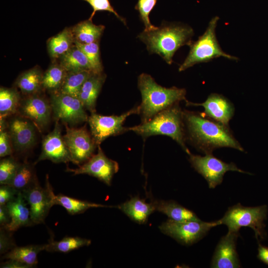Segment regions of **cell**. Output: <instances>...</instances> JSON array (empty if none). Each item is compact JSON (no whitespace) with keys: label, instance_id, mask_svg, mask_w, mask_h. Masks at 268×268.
I'll list each match as a JSON object with an SVG mask.
<instances>
[{"label":"cell","instance_id":"obj_1","mask_svg":"<svg viewBox=\"0 0 268 268\" xmlns=\"http://www.w3.org/2000/svg\"><path fill=\"white\" fill-rule=\"evenodd\" d=\"M188 138L199 150L206 154L220 147L244 149L236 140L229 126L217 122L203 113L183 111Z\"/></svg>","mask_w":268,"mask_h":268},{"label":"cell","instance_id":"obj_2","mask_svg":"<svg viewBox=\"0 0 268 268\" xmlns=\"http://www.w3.org/2000/svg\"><path fill=\"white\" fill-rule=\"evenodd\" d=\"M194 34L190 26L180 23L163 24L155 30H143L137 36L150 54L159 55L169 65L176 52L184 45L190 46Z\"/></svg>","mask_w":268,"mask_h":268},{"label":"cell","instance_id":"obj_3","mask_svg":"<svg viewBox=\"0 0 268 268\" xmlns=\"http://www.w3.org/2000/svg\"><path fill=\"white\" fill-rule=\"evenodd\" d=\"M137 86L141 96L139 114L141 123L148 121L157 113L181 101H187L185 88L163 87L147 73H142L138 76Z\"/></svg>","mask_w":268,"mask_h":268},{"label":"cell","instance_id":"obj_4","mask_svg":"<svg viewBox=\"0 0 268 268\" xmlns=\"http://www.w3.org/2000/svg\"><path fill=\"white\" fill-rule=\"evenodd\" d=\"M185 127L183 111L177 103L157 113L148 121L129 128V131L144 138L155 135L168 136L188 154L191 152L186 145Z\"/></svg>","mask_w":268,"mask_h":268},{"label":"cell","instance_id":"obj_5","mask_svg":"<svg viewBox=\"0 0 268 268\" xmlns=\"http://www.w3.org/2000/svg\"><path fill=\"white\" fill-rule=\"evenodd\" d=\"M219 19L217 16L212 18L203 34L197 41H192L189 46V53L180 66L179 71H184L196 64L207 63L221 57L231 60H238L237 57L224 52L218 43L215 31Z\"/></svg>","mask_w":268,"mask_h":268},{"label":"cell","instance_id":"obj_6","mask_svg":"<svg viewBox=\"0 0 268 268\" xmlns=\"http://www.w3.org/2000/svg\"><path fill=\"white\" fill-rule=\"evenodd\" d=\"M266 205L254 207L244 206L238 203L229 207L219 220L220 225L227 226L228 232H239L240 228L248 227L255 232L256 239L262 240L266 235L265 221L267 219Z\"/></svg>","mask_w":268,"mask_h":268},{"label":"cell","instance_id":"obj_7","mask_svg":"<svg viewBox=\"0 0 268 268\" xmlns=\"http://www.w3.org/2000/svg\"><path fill=\"white\" fill-rule=\"evenodd\" d=\"M219 220L204 222L201 220L175 221L168 219L162 223L160 231L184 245H191L205 236L212 228L219 225Z\"/></svg>","mask_w":268,"mask_h":268},{"label":"cell","instance_id":"obj_8","mask_svg":"<svg viewBox=\"0 0 268 268\" xmlns=\"http://www.w3.org/2000/svg\"><path fill=\"white\" fill-rule=\"evenodd\" d=\"M140 106H136L120 115L104 116L91 113L87 122L90 134L98 145L109 136L117 135L129 131V128L124 127L127 118L133 114H139Z\"/></svg>","mask_w":268,"mask_h":268},{"label":"cell","instance_id":"obj_9","mask_svg":"<svg viewBox=\"0 0 268 268\" xmlns=\"http://www.w3.org/2000/svg\"><path fill=\"white\" fill-rule=\"evenodd\" d=\"M188 155L192 167L205 179L210 189L221 184L224 174L228 171L249 174L238 168L235 163H226L213 156L212 153L201 156L190 152Z\"/></svg>","mask_w":268,"mask_h":268},{"label":"cell","instance_id":"obj_10","mask_svg":"<svg viewBox=\"0 0 268 268\" xmlns=\"http://www.w3.org/2000/svg\"><path fill=\"white\" fill-rule=\"evenodd\" d=\"M50 103L57 120L70 126L87 122L89 116L78 98L58 92L52 94Z\"/></svg>","mask_w":268,"mask_h":268},{"label":"cell","instance_id":"obj_11","mask_svg":"<svg viewBox=\"0 0 268 268\" xmlns=\"http://www.w3.org/2000/svg\"><path fill=\"white\" fill-rule=\"evenodd\" d=\"M66 133L64 139L69 151L72 163L79 165L89 160L93 155L97 145L85 127L70 128L64 123Z\"/></svg>","mask_w":268,"mask_h":268},{"label":"cell","instance_id":"obj_12","mask_svg":"<svg viewBox=\"0 0 268 268\" xmlns=\"http://www.w3.org/2000/svg\"><path fill=\"white\" fill-rule=\"evenodd\" d=\"M97 147V154L93 155L86 162L79 165L77 168L67 167L66 171L71 172L74 175L87 174L110 186L113 177L119 170V164L105 155L100 145Z\"/></svg>","mask_w":268,"mask_h":268},{"label":"cell","instance_id":"obj_13","mask_svg":"<svg viewBox=\"0 0 268 268\" xmlns=\"http://www.w3.org/2000/svg\"><path fill=\"white\" fill-rule=\"evenodd\" d=\"M52 113L50 102L37 93L21 99L16 114L30 119L42 132L50 123Z\"/></svg>","mask_w":268,"mask_h":268},{"label":"cell","instance_id":"obj_14","mask_svg":"<svg viewBox=\"0 0 268 268\" xmlns=\"http://www.w3.org/2000/svg\"><path fill=\"white\" fill-rule=\"evenodd\" d=\"M7 129L15 152H25L34 145L38 129L30 119L18 114L12 115L7 121Z\"/></svg>","mask_w":268,"mask_h":268},{"label":"cell","instance_id":"obj_15","mask_svg":"<svg viewBox=\"0 0 268 268\" xmlns=\"http://www.w3.org/2000/svg\"><path fill=\"white\" fill-rule=\"evenodd\" d=\"M58 121H56L53 131L44 136L41 153L35 164L44 160H49L55 163L72 162L69 151L62 135Z\"/></svg>","mask_w":268,"mask_h":268},{"label":"cell","instance_id":"obj_16","mask_svg":"<svg viewBox=\"0 0 268 268\" xmlns=\"http://www.w3.org/2000/svg\"><path fill=\"white\" fill-rule=\"evenodd\" d=\"M239 232H227L218 242L211 261L213 268H237L241 267L236 250Z\"/></svg>","mask_w":268,"mask_h":268},{"label":"cell","instance_id":"obj_17","mask_svg":"<svg viewBox=\"0 0 268 268\" xmlns=\"http://www.w3.org/2000/svg\"><path fill=\"white\" fill-rule=\"evenodd\" d=\"M29 205L30 217L34 224L43 223L52 206L47 187H41L38 182L21 192Z\"/></svg>","mask_w":268,"mask_h":268},{"label":"cell","instance_id":"obj_18","mask_svg":"<svg viewBox=\"0 0 268 268\" xmlns=\"http://www.w3.org/2000/svg\"><path fill=\"white\" fill-rule=\"evenodd\" d=\"M187 106H202L204 114L212 120L229 126V122L234 115L235 108L230 100L223 95L211 93L202 103L186 101Z\"/></svg>","mask_w":268,"mask_h":268},{"label":"cell","instance_id":"obj_19","mask_svg":"<svg viewBox=\"0 0 268 268\" xmlns=\"http://www.w3.org/2000/svg\"><path fill=\"white\" fill-rule=\"evenodd\" d=\"M25 201L22 193L19 192L15 198L6 204L10 217V222L3 227L7 231L12 232L20 227L34 224Z\"/></svg>","mask_w":268,"mask_h":268},{"label":"cell","instance_id":"obj_20","mask_svg":"<svg viewBox=\"0 0 268 268\" xmlns=\"http://www.w3.org/2000/svg\"><path fill=\"white\" fill-rule=\"evenodd\" d=\"M102 72L93 73L84 82L78 98L86 110L91 113L96 112L97 99L106 79Z\"/></svg>","mask_w":268,"mask_h":268},{"label":"cell","instance_id":"obj_21","mask_svg":"<svg viewBox=\"0 0 268 268\" xmlns=\"http://www.w3.org/2000/svg\"><path fill=\"white\" fill-rule=\"evenodd\" d=\"M130 218L138 224L146 223L149 216L156 211L153 202H147L145 199L136 196L117 206Z\"/></svg>","mask_w":268,"mask_h":268},{"label":"cell","instance_id":"obj_22","mask_svg":"<svg viewBox=\"0 0 268 268\" xmlns=\"http://www.w3.org/2000/svg\"><path fill=\"white\" fill-rule=\"evenodd\" d=\"M45 185L49 190L52 206L55 204L60 205L70 215L82 213L90 208L107 207L105 205L81 201L63 195H55L49 182L48 175L46 176Z\"/></svg>","mask_w":268,"mask_h":268},{"label":"cell","instance_id":"obj_23","mask_svg":"<svg viewBox=\"0 0 268 268\" xmlns=\"http://www.w3.org/2000/svg\"><path fill=\"white\" fill-rule=\"evenodd\" d=\"M153 202L156 210L166 215L171 220L179 222L201 220L193 211L174 201L156 200Z\"/></svg>","mask_w":268,"mask_h":268},{"label":"cell","instance_id":"obj_24","mask_svg":"<svg viewBox=\"0 0 268 268\" xmlns=\"http://www.w3.org/2000/svg\"><path fill=\"white\" fill-rule=\"evenodd\" d=\"M102 25H95L89 19L81 21L71 28L75 42L89 44L98 42L105 29Z\"/></svg>","mask_w":268,"mask_h":268},{"label":"cell","instance_id":"obj_25","mask_svg":"<svg viewBox=\"0 0 268 268\" xmlns=\"http://www.w3.org/2000/svg\"><path fill=\"white\" fill-rule=\"evenodd\" d=\"M75 45L71 28H66L48 41V49L53 58L62 57Z\"/></svg>","mask_w":268,"mask_h":268},{"label":"cell","instance_id":"obj_26","mask_svg":"<svg viewBox=\"0 0 268 268\" xmlns=\"http://www.w3.org/2000/svg\"><path fill=\"white\" fill-rule=\"evenodd\" d=\"M43 74L38 68H33L21 74L16 81V85L26 95L39 93L42 88Z\"/></svg>","mask_w":268,"mask_h":268},{"label":"cell","instance_id":"obj_27","mask_svg":"<svg viewBox=\"0 0 268 268\" xmlns=\"http://www.w3.org/2000/svg\"><path fill=\"white\" fill-rule=\"evenodd\" d=\"M46 248V244L16 246L7 252L2 258L19 261L34 267L38 263V254L41 251L45 250Z\"/></svg>","mask_w":268,"mask_h":268},{"label":"cell","instance_id":"obj_28","mask_svg":"<svg viewBox=\"0 0 268 268\" xmlns=\"http://www.w3.org/2000/svg\"><path fill=\"white\" fill-rule=\"evenodd\" d=\"M61 58L60 64L67 72L83 70L93 72L86 56L75 45Z\"/></svg>","mask_w":268,"mask_h":268},{"label":"cell","instance_id":"obj_29","mask_svg":"<svg viewBox=\"0 0 268 268\" xmlns=\"http://www.w3.org/2000/svg\"><path fill=\"white\" fill-rule=\"evenodd\" d=\"M20 94L14 88H0V118H6L16 114L21 101Z\"/></svg>","mask_w":268,"mask_h":268},{"label":"cell","instance_id":"obj_30","mask_svg":"<svg viewBox=\"0 0 268 268\" xmlns=\"http://www.w3.org/2000/svg\"><path fill=\"white\" fill-rule=\"evenodd\" d=\"M38 182L34 167L27 162L20 163L10 185L18 192H22Z\"/></svg>","mask_w":268,"mask_h":268},{"label":"cell","instance_id":"obj_31","mask_svg":"<svg viewBox=\"0 0 268 268\" xmlns=\"http://www.w3.org/2000/svg\"><path fill=\"white\" fill-rule=\"evenodd\" d=\"M87 70L67 72L59 93L78 98L80 91L85 80L93 73Z\"/></svg>","mask_w":268,"mask_h":268},{"label":"cell","instance_id":"obj_32","mask_svg":"<svg viewBox=\"0 0 268 268\" xmlns=\"http://www.w3.org/2000/svg\"><path fill=\"white\" fill-rule=\"evenodd\" d=\"M67 70L60 65H53L43 74L42 88L53 93H58L67 75Z\"/></svg>","mask_w":268,"mask_h":268},{"label":"cell","instance_id":"obj_33","mask_svg":"<svg viewBox=\"0 0 268 268\" xmlns=\"http://www.w3.org/2000/svg\"><path fill=\"white\" fill-rule=\"evenodd\" d=\"M90 244V240L79 237H67L58 241L51 239L46 244L45 251L67 253L84 246H88Z\"/></svg>","mask_w":268,"mask_h":268},{"label":"cell","instance_id":"obj_34","mask_svg":"<svg viewBox=\"0 0 268 268\" xmlns=\"http://www.w3.org/2000/svg\"><path fill=\"white\" fill-rule=\"evenodd\" d=\"M98 42L89 44H82L75 42V45L86 56L94 73L102 72L103 70L100 57L99 45Z\"/></svg>","mask_w":268,"mask_h":268},{"label":"cell","instance_id":"obj_35","mask_svg":"<svg viewBox=\"0 0 268 268\" xmlns=\"http://www.w3.org/2000/svg\"><path fill=\"white\" fill-rule=\"evenodd\" d=\"M20 164V163L11 155L0 160V185H9L10 184Z\"/></svg>","mask_w":268,"mask_h":268},{"label":"cell","instance_id":"obj_36","mask_svg":"<svg viewBox=\"0 0 268 268\" xmlns=\"http://www.w3.org/2000/svg\"><path fill=\"white\" fill-rule=\"evenodd\" d=\"M158 0H138L135 8L138 11L139 17L143 22L145 31L155 30L158 27L152 25L149 19V14Z\"/></svg>","mask_w":268,"mask_h":268},{"label":"cell","instance_id":"obj_37","mask_svg":"<svg viewBox=\"0 0 268 268\" xmlns=\"http://www.w3.org/2000/svg\"><path fill=\"white\" fill-rule=\"evenodd\" d=\"M88 2L92 7L93 11L89 20L92 21L95 13L99 11H107L113 13L125 25H126L125 19L121 17L111 5L109 0H83Z\"/></svg>","mask_w":268,"mask_h":268},{"label":"cell","instance_id":"obj_38","mask_svg":"<svg viewBox=\"0 0 268 268\" xmlns=\"http://www.w3.org/2000/svg\"><path fill=\"white\" fill-rule=\"evenodd\" d=\"M13 147L7 129L0 131V156L4 157L11 156Z\"/></svg>","mask_w":268,"mask_h":268},{"label":"cell","instance_id":"obj_39","mask_svg":"<svg viewBox=\"0 0 268 268\" xmlns=\"http://www.w3.org/2000/svg\"><path fill=\"white\" fill-rule=\"evenodd\" d=\"M10 232L7 231L3 227L0 229V254H3L9 252L16 246L12 238Z\"/></svg>","mask_w":268,"mask_h":268},{"label":"cell","instance_id":"obj_40","mask_svg":"<svg viewBox=\"0 0 268 268\" xmlns=\"http://www.w3.org/2000/svg\"><path fill=\"white\" fill-rule=\"evenodd\" d=\"M18 192L9 185H1L0 187V205H5L14 199Z\"/></svg>","mask_w":268,"mask_h":268},{"label":"cell","instance_id":"obj_41","mask_svg":"<svg viewBox=\"0 0 268 268\" xmlns=\"http://www.w3.org/2000/svg\"><path fill=\"white\" fill-rule=\"evenodd\" d=\"M0 268H31L32 266L26 264L13 259L8 260L4 263H1Z\"/></svg>","mask_w":268,"mask_h":268},{"label":"cell","instance_id":"obj_42","mask_svg":"<svg viewBox=\"0 0 268 268\" xmlns=\"http://www.w3.org/2000/svg\"><path fill=\"white\" fill-rule=\"evenodd\" d=\"M10 221V217L8 208L5 205H0V224L3 227Z\"/></svg>","mask_w":268,"mask_h":268},{"label":"cell","instance_id":"obj_43","mask_svg":"<svg viewBox=\"0 0 268 268\" xmlns=\"http://www.w3.org/2000/svg\"><path fill=\"white\" fill-rule=\"evenodd\" d=\"M258 251V259L268 266V247L259 243Z\"/></svg>","mask_w":268,"mask_h":268}]
</instances>
